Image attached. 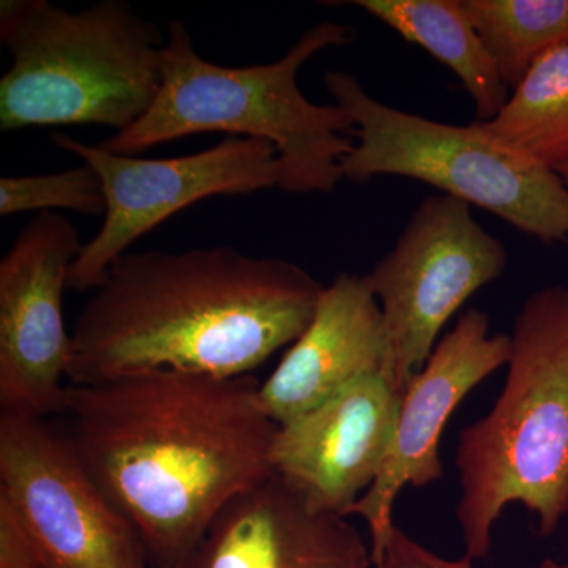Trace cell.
<instances>
[{"instance_id":"obj_1","label":"cell","mask_w":568,"mask_h":568,"mask_svg":"<svg viewBox=\"0 0 568 568\" xmlns=\"http://www.w3.org/2000/svg\"><path fill=\"white\" fill-rule=\"evenodd\" d=\"M256 377L159 372L70 386L69 440L152 568H183L220 511L274 474Z\"/></svg>"},{"instance_id":"obj_2","label":"cell","mask_w":568,"mask_h":568,"mask_svg":"<svg viewBox=\"0 0 568 568\" xmlns=\"http://www.w3.org/2000/svg\"><path fill=\"white\" fill-rule=\"evenodd\" d=\"M324 287L301 265L233 246L123 254L77 317L67 379L250 375L304 334Z\"/></svg>"},{"instance_id":"obj_3","label":"cell","mask_w":568,"mask_h":568,"mask_svg":"<svg viewBox=\"0 0 568 568\" xmlns=\"http://www.w3.org/2000/svg\"><path fill=\"white\" fill-rule=\"evenodd\" d=\"M354 39L351 26L323 21L302 33L278 61L224 67L194 50L182 21L170 22L155 102L144 118L100 145L134 155L192 134L230 133L274 145L283 192H334L343 179L339 164L354 148V123L336 103L310 102L297 77L317 52Z\"/></svg>"},{"instance_id":"obj_4","label":"cell","mask_w":568,"mask_h":568,"mask_svg":"<svg viewBox=\"0 0 568 568\" xmlns=\"http://www.w3.org/2000/svg\"><path fill=\"white\" fill-rule=\"evenodd\" d=\"M457 515L466 556L488 558L511 504L548 537L568 517V286L530 294L515 317L503 392L459 433Z\"/></svg>"},{"instance_id":"obj_5","label":"cell","mask_w":568,"mask_h":568,"mask_svg":"<svg viewBox=\"0 0 568 568\" xmlns=\"http://www.w3.org/2000/svg\"><path fill=\"white\" fill-rule=\"evenodd\" d=\"M0 132L104 125L123 132L162 85V31L123 0L69 11L48 0H3Z\"/></svg>"},{"instance_id":"obj_6","label":"cell","mask_w":568,"mask_h":568,"mask_svg":"<svg viewBox=\"0 0 568 568\" xmlns=\"http://www.w3.org/2000/svg\"><path fill=\"white\" fill-rule=\"evenodd\" d=\"M324 84L354 123L343 179H416L544 244L567 241L568 189L556 171L500 144L476 122L450 125L388 106L346 71H328Z\"/></svg>"},{"instance_id":"obj_7","label":"cell","mask_w":568,"mask_h":568,"mask_svg":"<svg viewBox=\"0 0 568 568\" xmlns=\"http://www.w3.org/2000/svg\"><path fill=\"white\" fill-rule=\"evenodd\" d=\"M506 265V246L474 220L470 204L439 194L417 205L394 248L365 275L383 313L386 379L396 395L424 368L444 325Z\"/></svg>"},{"instance_id":"obj_8","label":"cell","mask_w":568,"mask_h":568,"mask_svg":"<svg viewBox=\"0 0 568 568\" xmlns=\"http://www.w3.org/2000/svg\"><path fill=\"white\" fill-rule=\"evenodd\" d=\"M0 506L41 568H152L132 523L44 418L0 413Z\"/></svg>"},{"instance_id":"obj_9","label":"cell","mask_w":568,"mask_h":568,"mask_svg":"<svg viewBox=\"0 0 568 568\" xmlns=\"http://www.w3.org/2000/svg\"><path fill=\"white\" fill-rule=\"evenodd\" d=\"M63 151L80 156L103 182L106 211L99 233L71 265L69 287L93 291L129 246L170 216L215 196H239L280 185L282 168L271 142L227 138L211 149L174 159H136L52 134Z\"/></svg>"},{"instance_id":"obj_10","label":"cell","mask_w":568,"mask_h":568,"mask_svg":"<svg viewBox=\"0 0 568 568\" xmlns=\"http://www.w3.org/2000/svg\"><path fill=\"white\" fill-rule=\"evenodd\" d=\"M82 244L58 212L37 213L0 261V406L44 418L65 413L71 334L63 290Z\"/></svg>"},{"instance_id":"obj_11","label":"cell","mask_w":568,"mask_h":568,"mask_svg":"<svg viewBox=\"0 0 568 568\" xmlns=\"http://www.w3.org/2000/svg\"><path fill=\"white\" fill-rule=\"evenodd\" d=\"M510 357V335L489 334V317L470 308L437 342L424 368L399 396L394 443L375 484L351 515L364 518L372 534V559L394 528L396 497L410 485L428 487L444 474L440 437L459 403Z\"/></svg>"},{"instance_id":"obj_12","label":"cell","mask_w":568,"mask_h":568,"mask_svg":"<svg viewBox=\"0 0 568 568\" xmlns=\"http://www.w3.org/2000/svg\"><path fill=\"white\" fill-rule=\"evenodd\" d=\"M398 407L386 377H362L276 428L272 470L316 510L347 518L386 463Z\"/></svg>"},{"instance_id":"obj_13","label":"cell","mask_w":568,"mask_h":568,"mask_svg":"<svg viewBox=\"0 0 568 568\" xmlns=\"http://www.w3.org/2000/svg\"><path fill=\"white\" fill-rule=\"evenodd\" d=\"M183 568H372V551L272 474L220 511Z\"/></svg>"},{"instance_id":"obj_14","label":"cell","mask_w":568,"mask_h":568,"mask_svg":"<svg viewBox=\"0 0 568 568\" xmlns=\"http://www.w3.org/2000/svg\"><path fill=\"white\" fill-rule=\"evenodd\" d=\"M383 313L365 275L342 272L324 287L315 316L257 388L265 416L284 425L366 376L386 377Z\"/></svg>"},{"instance_id":"obj_15","label":"cell","mask_w":568,"mask_h":568,"mask_svg":"<svg viewBox=\"0 0 568 568\" xmlns=\"http://www.w3.org/2000/svg\"><path fill=\"white\" fill-rule=\"evenodd\" d=\"M346 3L366 11L454 71L473 99L478 122L491 121L506 106L510 91L500 80L462 0H354Z\"/></svg>"},{"instance_id":"obj_16","label":"cell","mask_w":568,"mask_h":568,"mask_svg":"<svg viewBox=\"0 0 568 568\" xmlns=\"http://www.w3.org/2000/svg\"><path fill=\"white\" fill-rule=\"evenodd\" d=\"M478 126L511 151L556 171L568 163V47L538 59L495 119Z\"/></svg>"},{"instance_id":"obj_17","label":"cell","mask_w":568,"mask_h":568,"mask_svg":"<svg viewBox=\"0 0 568 568\" xmlns=\"http://www.w3.org/2000/svg\"><path fill=\"white\" fill-rule=\"evenodd\" d=\"M508 91L548 52L568 47V0H462Z\"/></svg>"},{"instance_id":"obj_18","label":"cell","mask_w":568,"mask_h":568,"mask_svg":"<svg viewBox=\"0 0 568 568\" xmlns=\"http://www.w3.org/2000/svg\"><path fill=\"white\" fill-rule=\"evenodd\" d=\"M58 209L104 215L106 197L103 182L88 163L61 173L0 179V215L55 212Z\"/></svg>"},{"instance_id":"obj_19","label":"cell","mask_w":568,"mask_h":568,"mask_svg":"<svg viewBox=\"0 0 568 568\" xmlns=\"http://www.w3.org/2000/svg\"><path fill=\"white\" fill-rule=\"evenodd\" d=\"M373 568H473V559L463 556L459 559H446L436 555L432 549L425 548L407 536L399 528L390 529L383 548L372 559ZM536 568H568V562L547 558L541 560Z\"/></svg>"},{"instance_id":"obj_20","label":"cell","mask_w":568,"mask_h":568,"mask_svg":"<svg viewBox=\"0 0 568 568\" xmlns=\"http://www.w3.org/2000/svg\"><path fill=\"white\" fill-rule=\"evenodd\" d=\"M0 568H41L31 540L3 506H0Z\"/></svg>"},{"instance_id":"obj_21","label":"cell","mask_w":568,"mask_h":568,"mask_svg":"<svg viewBox=\"0 0 568 568\" xmlns=\"http://www.w3.org/2000/svg\"><path fill=\"white\" fill-rule=\"evenodd\" d=\"M556 173H558L559 178L562 179V182L566 183L568 189V163L559 166L558 170H556Z\"/></svg>"}]
</instances>
